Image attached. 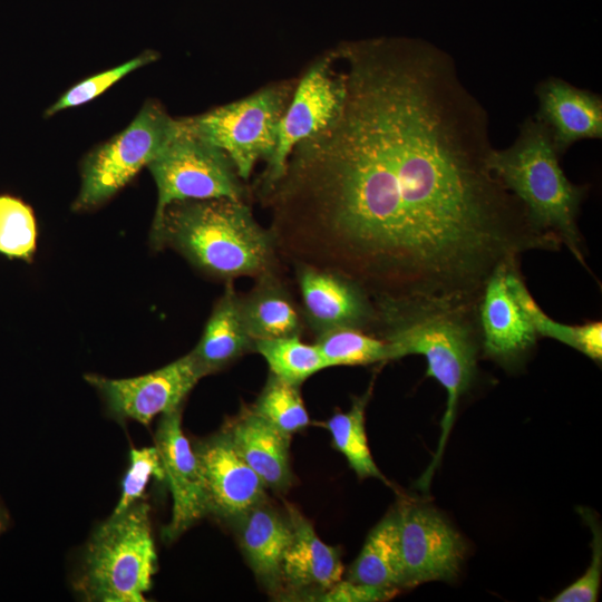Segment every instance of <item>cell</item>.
Listing matches in <instances>:
<instances>
[{"instance_id":"6da1fadb","label":"cell","mask_w":602,"mask_h":602,"mask_svg":"<svg viewBox=\"0 0 602 602\" xmlns=\"http://www.w3.org/2000/svg\"><path fill=\"white\" fill-rule=\"evenodd\" d=\"M336 55L340 114L266 192L278 247L352 279L377 309L477 307L501 264L561 247L492 172L486 110L447 52L376 38Z\"/></svg>"},{"instance_id":"7a4b0ae2","label":"cell","mask_w":602,"mask_h":602,"mask_svg":"<svg viewBox=\"0 0 602 602\" xmlns=\"http://www.w3.org/2000/svg\"><path fill=\"white\" fill-rule=\"evenodd\" d=\"M154 246L168 245L202 272L232 281L274 271L276 243L243 200L173 202L153 222Z\"/></svg>"},{"instance_id":"3957f363","label":"cell","mask_w":602,"mask_h":602,"mask_svg":"<svg viewBox=\"0 0 602 602\" xmlns=\"http://www.w3.org/2000/svg\"><path fill=\"white\" fill-rule=\"evenodd\" d=\"M378 317L377 332L389 343L391 360L424 356L426 375L435 378L447 392L437 450L418 482L426 489L443 455L458 401L476 375L482 351L477 308L418 305L378 311Z\"/></svg>"},{"instance_id":"277c9868","label":"cell","mask_w":602,"mask_h":602,"mask_svg":"<svg viewBox=\"0 0 602 602\" xmlns=\"http://www.w3.org/2000/svg\"><path fill=\"white\" fill-rule=\"evenodd\" d=\"M560 156L547 127L528 117L509 147L492 149L488 164L523 205L532 225L555 237L585 266L577 215L588 186L569 181Z\"/></svg>"},{"instance_id":"5b68a950","label":"cell","mask_w":602,"mask_h":602,"mask_svg":"<svg viewBox=\"0 0 602 602\" xmlns=\"http://www.w3.org/2000/svg\"><path fill=\"white\" fill-rule=\"evenodd\" d=\"M157 570L149 507L138 501L91 535L76 581L86 601L143 602Z\"/></svg>"},{"instance_id":"8992f818","label":"cell","mask_w":602,"mask_h":602,"mask_svg":"<svg viewBox=\"0 0 602 602\" xmlns=\"http://www.w3.org/2000/svg\"><path fill=\"white\" fill-rule=\"evenodd\" d=\"M181 127L182 120L172 118L158 103H146L123 132L84 158L74 210H90L114 196L159 154Z\"/></svg>"},{"instance_id":"52a82bcc","label":"cell","mask_w":602,"mask_h":602,"mask_svg":"<svg viewBox=\"0 0 602 602\" xmlns=\"http://www.w3.org/2000/svg\"><path fill=\"white\" fill-rule=\"evenodd\" d=\"M290 93V86H270L183 120L192 133L229 157L240 178L247 179L259 161L269 162L274 154Z\"/></svg>"},{"instance_id":"ba28073f","label":"cell","mask_w":602,"mask_h":602,"mask_svg":"<svg viewBox=\"0 0 602 602\" xmlns=\"http://www.w3.org/2000/svg\"><path fill=\"white\" fill-rule=\"evenodd\" d=\"M181 120V130L147 165L158 192L153 222L173 202L244 197V188L229 157Z\"/></svg>"},{"instance_id":"9c48e42d","label":"cell","mask_w":602,"mask_h":602,"mask_svg":"<svg viewBox=\"0 0 602 602\" xmlns=\"http://www.w3.org/2000/svg\"><path fill=\"white\" fill-rule=\"evenodd\" d=\"M334 52L317 60L301 78L279 126L278 144L263 175V193L283 175L293 148L329 126L340 114L346 87L333 68Z\"/></svg>"},{"instance_id":"30bf717a","label":"cell","mask_w":602,"mask_h":602,"mask_svg":"<svg viewBox=\"0 0 602 602\" xmlns=\"http://www.w3.org/2000/svg\"><path fill=\"white\" fill-rule=\"evenodd\" d=\"M203 377L190 352L143 376L110 379L91 373L85 379L99 392L114 418L148 426L156 416L183 408L185 398Z\"/></svg>"},{"instance_id":"8fae6325","label":"cell","mask_w":602,"mask_h":602,"mask_svg":"<svg viewBox=\"0 0 602 602\" xmlns=\"http://www.w3.org/2000/svg\"><path fill=\"white\" fill-rule=\"evenodd\" d=\"M397 518L404 588L454 579L465 552L459 534L426 506L404 504Z\"/></svg>"},{"instance_id":"7c38bea8","label":"cell","mask_w":602,"mask_h":602,"mask_svg":"<svg viewBox=\"0 0 602 602\" xmlns=\"http://www.w3.org/2000/svg\"><path fill=\"white\" fill-rule=\"evenodd\" d=\"M302 314L318 336L336 329L372 333L378 311L369 294L352 279L330 269L297 263Z\"/></svg>"},{"instance_id":"4fadbf2b","label":"cell","mask_w":602,"mask_h":602,"mask_svg":"<svg viewBox=\"0 0 602 602\" xmlns=\"http://www.w3.org/2000/svg\"><path fill=\"white\" fill-rule=\"evenodd\" d=\"M173 507L163 537L174 541L210 514L207 495L195 450L182 428V408L162 415L155 433Z\"/></svg>"},{"instance_id":"5bb4252c","label":"cell","mask_w":602,"mask_h":602,"mask_svg":"<svg viewBox=\"0 0 602 602\" xmlns=\"http://www.w3.org/2000/svg\"><path fill=\"white\" fill-rule=\"evenodd\" d=\"M207 495L210 513L235 521L264 502L265 485L221 433L193 446Z\"/></svg>"},{"instance_id":"9a60e30c","label":"cell","mask_w":602,"mask_h":602,"mask_svg":"<svg viewBox=\"0 0 602 602\" xmlns=\"http://www.w3.org/2000/svg\"><path fill=\"white\" fill-rule=\"evenodd\" d=\"M513 261L501 264L493 272L477 307L482 351L507 368L522 361L538 338L507 284L506 269Z\"/></svg>"},{"instance_id":"2e32d148","label":"cell","mask_w":602,"mask_h":602,"mask_svg":"<svg viewBox=\"0 0 602 602\" xmlns=\"http://www.w3.org/2000/svg\"><path fill=\"white\" fill-rule=\"evenodd\" d=\"M540 119L550 130L560 155L583 139L602 137L601 96L550 77L536 87Z\"/></svg>"},{"instance_id":"e0dca14e","label":"cell","mask_w":602,"mask_h":602,"mask_svg":"<svg viewBox=\"0 0 602 602\" xmlns=\"http://www.w3.org/2000/svg\"><path fill=\"white\" fill-rule=\"evenodd\" d=\"M292 537L281 569V591L314 598L342 577L343 565L337 547L324 543L311 522L293 505H288Z\"/></svg>"},{"instance_id":"ac0fdd59","label":"cell","mask_w":602,"mask_h":602,"mask_svg":"<svg viewBox=\"0 0 602 602\" xmlns=\"http://www.w3.org/2000/svg\"><path fill=\"white\" fill-rule=\"evenodd\" d=\"M266 488L287 491L292 482L288 436L247 408L223 429Z\"/></svg>"},{"instance_id":"d6986e66","label":"cell","mask_w":602,"mask_h":602,"mask_svg":"<svg viewBox=\"0 0 602 602\" xmlns=\"http://www.w3.org/2000/svg\"><path fill=\"white\" fill-rule=\"evenodd\" d=\"M234 523L240 546L255 577L270 593H279L282 561L292 537L289 518L262 502Z\"/></svg>"},{"instance_id":"ffe728a7","label":"cell","mask_w":602,"mask_h":602,"mask_svg":"<svg viewBox=\"0 0 602 602\" xmlns=\"http://www.w3.org/2000/svg\"><path fill=\"white\" fill-rule=\"evenodd\" d=\"M254 351L240 309V295L229 281L216 301L196 347L191 351L204 376L217 372L246 352Z\"/></svg>"},{"instance_id":"44dd1931","label":"cell","mask_w":602,"mask_h":602,"mask_svg":"<svg viewBox=\"0 0 602 602\" xmlns=\"http://www.w3.org/2000/svg\"><path fill=\"white\" fill-rule=\"evenodd\" d=\"M245 328L253 340L297 337L302 332L301 315L274 271L256 278V283L240 295Z\"/></svg>"},{"instance_id":"7402d4cb","label":"cell","mask_w":602,"mask_h":602,"mask_svg":"<svg viewBox=\"0 0 602 602\" xmlns=\"http://www.w3.org/2000/svg\"><path fill=\"white\" fill-rule=\"evenodd\" d=\"M347 580L398 591L404 588L397 511L389 513L369 533Z\"/></svg>"},{"instance_id":"603a6c76","label":"cell","mask_w":602,"mask_h":602,"mask_svg":"<svg viewBox=\"0 0 602 602\" xmlns=\"http://www.w3.org/2000/svg\"><path fill=\"white\" fill-rule=\"evenodd\" d=\"M506 281L538 337L554 339L582 352L595 362H601V321H588L582 324H566L553 320L542 310L528 291L520 271V261H513L507 265Z\"/></svg>"},{"instance_id":"cb8c5ba5","label":"cell","mask_w":602,"mask_h":602,"mask_svg":"<svg viewBox=\"0 0 602 602\" xmlns=\"http://www.w3.org/2000/svg\"><path fill=\"white\" fill-rule=\"evenodd\" d=\"M370 396L371 387L362 396L353 398L347 412H336L331 416L327 421V428L334 448L344 456L359 478L373 477L390 485L377 467L368 445L365 412Z\"/></svg>"},{"instance_id":"d4e9b609","label":"cell","mask_w":602,"mask_h":602,"mask_svg":"<svg viewBox=\"0 0 602 602\" xmlns=\"http://www.w3.org/2000/svg\"><path fill=\"white\" fill-rule=\"evenodd\" d=\"M254 351L264 358L270 372L295 386L327 368L317 346L303 342L299 336L254 340Z\"/></svg>"},{"instance_id":"484cf974","label":"cell","mask_w":602,"mask_h":602,"mask_svg":"<svg viewBox=\"0 0 602 602\" xmlns=\"http://www.w3.org/2000/svg\"><path fill=\"white\" fill-rule=\"evenodd\" d=\"M314 344L327 368L339 366H367L391 360L389 343L370 332L359 329H336L317 336Z\"/></svg>"},{"instance_id":"4316f807","label":"cell","mask_w":602,"mask_h":602,"mask_svg":"<svg viewBox=\"0 0 602 602\" xmlns=\"http://www.w3.org/2000/svg\"><path fill=\"white\" fill-rule=\"evenodd\" d=\"M251 408L288 436L304 429L310 424L300 386L289 383L272 372Z\"/></svg>"},{"instance_id":"83f0119b","label":"cell","mask_w":602,"mask_h":602,"mask_svg":"<svg viewBox=\"0 0 602 602\" xmlns=\"http://www.w3.org/2000/svg\"><path fill=\"white\" fill-rule=\"evenodd\" d=\"M36 249V223L31 208L20 200L0 196V252L29 259Z\"/></svg>"},{"instance_id":"f1b7e54d","label":"cell","mask_w":602,"mask_h":602,"mask_svg":"<svg viewBox=\"0 0 602 602\" xmlns=\"http://www.w3.org/2000/svg\"><path fill=\"white\" fill-rule=\"evenodd\" d=\"M155 59H157L156 52L145 51L140 56L135 57L122 65L84 79L69 88L56 103H54L47 109L46 115L51 116L64 109L80 106L93 100L118 80L124 78L127 74L151 64Z\"/></svg>"},{"instance_id":"f546056e","label":"cell","mask_w":602,"mask_h":602,"mask_svg":"<svg viewBox=\"0 0 602 602\" xmlns=\"http://www.w3.org/2000/svg\"><path fill=\"white\" fill-rule=\"evenodd\" d=\"M152 477L165 479L156 446L133 448L129 453V466L122 482V493L111 514H119L140 501Z\"/></svg>"},{"instance_id":"4dcf8cb0","label":"cell","mask_w":602,"mask_h":602,"mask_svg":"<svg viewBox=\"0 0 602 602\" xmlns=\"http://www.w3.org/2000/svg\"><path fill=\"white\" fill-rule=\"evenodd\" d=\"M590 525L594 533L591 564L581 577L552 600L554 602H594L598 599L602 566V542L598 526L592 523Z\"/></svg>"},{"instance_id":"1f68e13d","label":"cell","mask_w":602,"mask_h":602,"mask_svg":"<svg viewBox=\"0 0 602 602\" xmlns=\"http://www.w3.org/2000/svg\"><path fill=\"white\" fill-rule=\"evenodd\" d=\"M399 591L382 589L349 580H340L313 600L323 602H379L394 598Z\"/></svg>"},{"instance_id":"d6a6232c","label":"cell","mask_w":602,"mask_h":602,"mask_svg":"<svg viewBox=\"0 0 602 602\" xmlns=\"http://www.w3.org/2000/svg\"><path fill=\"white\" fill-rule=\"evenodd\" d=\"M3 526H4V523H3V517H2V514L0 513V534L3 530Z\"/></svg>"}]
</instances>
